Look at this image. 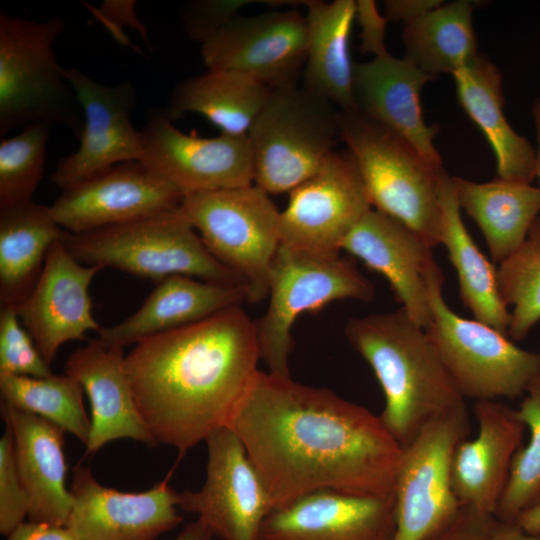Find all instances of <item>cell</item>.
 <instances>
[{
	"instance_id": "cell-4",
	"label": "cell",
	"mask_w": 540,
	"mask_h": 540,
	"mask_svg": "<svg viewBox=\"0 0 540 540\" xmlns=\"http://www.w3.org/2000/svg\"><path fill=\"white\" fill-rule=\"evenodd\" d=\"M340 139L352 155L371 205L440 244V185L445 170L407 139L357 111H340Z\"/></svg>"
},
{
	"instance_id": "cell-40",
	"label": "cell",
	"mask_w": 540,
	"mask_h": 540,
	"mask_svg": "<svg viewBox=\"0 0 540 540\" xmlns=\"http://www.w3.org/2000/svg\"><path fill=\"white\" fill-rule=\"evenodd\" d=\"M254 0H205L187 5L181 14L187 35L203 43Z\"/></svg>"
},
{
	"instance_id": "cell-37",
	"label": "cell",
	"mask_w": 540,
	"mask_h": 540,
	"mask_svg": "<svg viewBox=\"0 0 540 540\" xmlns=\"http://www.w3.org/2000/svg\"><path fill=\"white\" fill-rule=\"evenodd\" d=\"M53 124L30 125L0 141V208L25 203L40 183Z\"/></svg>"
},
{
	"instance_id": "cell-2",
	"label": "cell",
	"mask_w": 540,
	"mask_h": 540,
	"mask_svg": "<svg viewBox=\"0 0 540 540\" xmlns=\"http://www.w3.org/2000/svg\"><path fill=\"white\" fill-rule=\"evenodd\" d=\"M259 359L255 321L239 305L140 340L125 370L156 444L184 455L226 426Z\"/></svg>"
},
{
	"instance_id": "cell-35",
	"label": "cell",
	"mask_w": 540,
	"mask_h": 540,
	"mask_svg": "<svg viewBox=\"0 0 540 540\" xmlns=\"http://www.w3.org/2000/svg\"><path fill=\"white\" fill-rule=\"evenodd\" d=\"M503 303L512 306L508 337L519 341L540 321V216L522 245L497 268Z\"/></svg>"
},
{
	"instance_id": "cell-15",
	"label": "cell",
	"mask_w": 540,
	"mask_h": 540,
	"mask_svg": "<svg viewBox=\"0 0 540 540\" xmlns=\"http://www.w3.org/2000/svg\"><path fill=\"white\" fill-rule=\"evenodd\" d=\"M372 209L357 165L347 149L335 150L308 179L289 192L280 212L281 243L339 253L341 244Z\"/></svg>"
},
{
	"instance_id": "cell-43",
	"label": "cell",
	"mask_w": 540,
	"mask_h": 540,
	"mask_svg": "<svg viewBox=\"0 0 540 540\" xmlns=\"http://www.w3.org/2000/svg\"><path fill=\"white\" fill-rule=\"evenodd\" d=\"M355 20L361 27L362 53H370L374 57L388 53L384 42L388 20L379 13L376 3L372 0L356 1Z\"/></svg>"
},
{
	"instance_id": "cell-30",
	"label": "cell",
	"mask_w": 540,
	"mask_h": 540,
	"mask_svg": "<svg viewBox=\"0 0 540 540\" xmlns=\"http://www.w3.org/2000/svg\"><path fill=\"white\" fill-rule=\"evenodd\" d=\"M463 209L480 228L493 262L501 263L524 242L540 216V187L497 178L476 183L453 177Z\"/></svg>"
},
{
	"instance_id": "cell-21",
	"label": "cell",
	"mask_w": 540,
	"mask_h": 540,
	"mask_svg": "<svg viewBox=\"0 0 540 540\" xmlns=\"http://www.w3.org/2000/svg\"><path fill=\"white\" fill-rule=\"evenodd\" d=\"M387 279L401 308L420 327L431 319L426 270L434 259L430 247L402 222L370 209L341 244Z\"/></svg>"
},
{
	"instance_id": "cell-9",
	"label": "cell",
	"mask_w": 540,
	"mask_h": 540,
	"mask_svg": "<svg viewBox=\"0 0 540 540\" xmlns=\"http://www.w3.org/2000/svg\"><path fill=\"white\" fill-rule=\"evenodd\" d=\"M254 184L289 193L335 151L340 110L303 87L273 89L249 132Z\"/></svg>"
},
{
	"instance_id": "cell-49",
	"label": "cell",
	"mask_w": 540,
	"mask_h": 540,
	"mask_svg": "<svg viewBox=\"0 0 540 540\" xmlns=\"http://www.w3.org/2000/svg\"><path fill=\"white\" fill-rule=\"evenodd\" d=\"M532 113L537 136L535 178L539 180L540 184V98L535 100L532 107Z\"/></svg>"
},
{
	"instance_id": "cell-32",
	"label": "cell",
	"mask_w": 540,
	"mask_h": 540,
	"mask_svg": "<svg viewBox=\"0 0 540 540\" xmlns=\"http://www.w3.org/2000/svg\"><path fill=\"white\" fill-rule=\"evenodd\" d=\"M442 227L440 244L456 270L462 303L474 319L508 336L510 312L503 303L497 282V268L480 251L461 217L453 184L447 172L440 185Z\"/></svg>"
},
{
	"instance_id": "cell-8",
	"label": "cell",
	"mask_w": 540,
	"mask_h": 540,
	"mask_svg": "<svg viewBox=\"0 0 540 540\" xmlns=\"http://www.w3.org/2000/svg\"><path fill=\"white\" fill-rule=\"evenodd\" d=\"M268 285V308L255 326L260 359L269 372L281 376H290L292 327L301 314L316 313L343 299L369 302L375 295L371 281L339 253L283 243L273 258Z\"/></svg>"
},
{
	"instance_id": "cell-44",
	"label": "cell",
	"mask_w": 540,
	"mask_h": 540,
	"mask_svg": "<svg viewBox=\"0 0 540 540\" xmlns=\"http://www.w3.org/2000/svg\"><path fill=\"white\" fill-rule=\"evenodd\" d=\"M6 537V540H75L66 526L45 522L23 521Z\"/></svg>"
},
{
	"instance_id": "cell-10",
	"label": "cell",
	"mask_w": 540,
	"mask_h": 540,
	"mask_svg": "<svg viewBox=\"0 0 540 540\" xmlns=\"http://www.w3.org/2000/svg\"><path fill=\"white\" fill-rule=\"evenodd\" d=\"M208 251L246 285L247 302L268 297L269 273L281 244L280 212L255 184L185 196L179 207Z\"/></svg>"
},
{
	"instance_id": "cell-47",
	"label": "cell",
	"mask_w": 540,
	"mask_h": 540,
	"mask_svg": "<svg viewBox=\"0 0 540 540\" xmlns=\"http://www.w3.org/2000/svg\"><path fill=\"white\" fill-rule=\"evenodd\" d=\"M214 535L200 519L186 524L178 535L171 540H213Z\"/></svg>"
},
{
	"instance_id": "cell-41",
	"label": "cell",
	"mask_w": 540,
	"mask_h": 540,
	"mask_svg": "<svg viewBox=\"0 0 540 540\" xmlns=\"http://www.w3.org/2000/svg\"><path fill=\"white\" fill-rule=\"evenodd\" d=\"M496 524L495 515L460 507L446 525L425 540H491Z\"/></svg>"
},
{
	"instance_id": "cell-5",
	"label": "cell",
	"mask_w": 540,
	"mask_h": 540,
	"mask_svg": "<svg viewBox=\"0 0 540 540\" xmlns=\"http://www.w3.org/2000/svg\"><path fill=\"white\" fill-rule=\"evenodd\" d=\"M65 29L46 21L0 12V136L42 122L69 128L80 139L84 116L77 95L54 53Z\"/></svg>"
},
{
	"instance_id": "cell-17",
	"label": "cell",
	"mask_w": 540,
	"mask_h": 540,
	"mask_svg": "<svg viewBox=\"0 0 540 540\" xmlns=\"http://www.w3.org/2000/svg\"><path fill=\"white\" fill-rule=\"evenodd\" d=\"M183 198L140 161H129L63 190L50 207L63 230L81 234L174 211Z\"/></svg>"
},
{
	"instance_id": "cell-46",
	"label": "cell",
	"mask_w": 540,
	"mask_h": 540,
	"mask_svg": "<svg viewBox=\"0 0 540 540\" xmlns=\"http://www.w3.org/2000/svg\"><path fill=\"white\" fill-rule=\"evenodd\" d=\"M491 540H540V536L525 532L516 523L497 519Z\"/></svg>"
},
{
	"instance_id": "cell-11",
	"label": "cell",
	"mask_w": 540,
	"mask_h": 540,
	"mask_svg": "<svg viewBox=\"0 0 540 540\" xmlns=\"http://www.w3.org/2000/svg\"><path fill=\"white\" fill-rule=\"evenodd\" d=\"M468 433L463 406L429 421L402 448L394 484V540H425L456 515L461 506L452 488V459Z\"/></svg>"
},
{
	"instance_id": "cell-3",
	"label": "cell",
	"mask_w": 540,
	"mask_h": 540,
	"mask_svg": "<svg viewBox=\"0 0 540 540\" xmlns=\"http://www.w3.org/2000/svg\"><path fill=\"white\" fill-rule=\"evenodd\" d=\"M344 332L373 370L385 397L379 417L402 448L432 419L466 406L426 331L401 307L351 318Z\"/></svg>"
},
{
	"instance_id": "cell-18",
	"label": "cell",
	"mask_w": 540,
	"mask_h": 540,
	"mask_svg": "<svg viewBox=\"0 0 540 540\" xmlns=\"http://www.w3.org/2000/svg\"><path fill=\"white\" fill-rule=\"evenodd\" d=\"M66 522L75 540H156L182 522L178 492L164 479L143 492L100 484L87 466L74 467Z\"/></svg>"
},
{
	"instance_id": "cell-24",
	"label": "cell",
	"mask_w": 540,
	"mask_h": 540,
	"mask_svg": "<svg viewBox=\"0 0 540 540\" xmlns=\"http://www.w3.org/2000/svg\"><path fill=\"white\" fill-rule=\"evenodd\" d=\"M65 374L81 383L90 401L91 434L86 455L119 439L157 446L138 412L125 370L123 347L91 339L68 356Z\"/></svg>"
},
{
	"instance_id": "cell-27",
	"label": "cell",
	"mask_w": 540,
	"mask_h": 540,
	"mask_svg": "<svg viewBox=\"0 0 540 540\" xmlns=\"http://www.w3.org/2000/svg\"><path fill=\"white\" fill-rule=\"evenodd\" d=\"M305 14L307 53L302 87L340 111L354 110V67L350 38L356 1L309 0Z\"/></svg>"
},
{
	"instance_id": "cell-29",
	"label": "cell",
	"mask_w": 540,
	"mask_h": 540,
	"mask_svg": "<svg viewBox=\"0 0 540 540\" xmlns=\"http://www.w3.org/2000/svg\"><path fill=\"white\" fill-rule=\"evenodd\" d=\"M63 230L51 207L33 200L0 208V307L16 309L29 296Z\"/></svg>"
},
{
	"instance_id": "cell-31",
	"label": "cell",
	"mask_w": 540,
	"mask_h": 540,
	"mask_svg": "<svg viewBox=\"0 0 540 540\" xmlns=\"http://www.w3.org/2000/svg\"><path fill=\"white\" fill-rule=\"evenodd\" d=\"M272 90L237 72L208 70L176 85L163 110L171 120L197 113L222 134L247 136Z\"/></svg>"
},
{
	"instance_id": "cell-33",
	"label": "cell",
	"mask_w": 540,
	"mask_h": 540,
	"mask_svg": "<svg viewBox=\"0 0 540 540\" xmlns=\"http://www.w3.org/2000/svg\"><path fill=\"white\" fill-rule=\"evenodd\" d=\"M472 3L458 0L442 4L404 26L405 57L436 77L473 62L478 56L472 23Z\"/></svg>"
},
{
	"instance_id": "cell-39",
	"label": "cell",
	"mask_w": 540,
	"mask_h": 540,
	"mask_svg": "<svg viewBox=\"0 0 540 540\" xmlns=\"http://www.w3.org/2000/svg\"><path fill=\"white\" fill-rule=\"evenodd\" d=\"M28 497L15 459L10 429L0 438V532L7 536L28 515Z\"/></svg>"
},
{
	"instance_id": "cell-12",
	"label": "cell",
	"mask_w": 540,
	"mask_h": 540,
	"mask_svg": "<svg viewBox=\"0 0 540 540\" xmlns=\"http://www.w3.org/2000/svg\"><path fill=\"white\" fill-rule=\"evenodd\" d=\"M140 133V162L184 197L254 184L248 136L186 134L157 108L147 110Z\"/></svg>"
},
{
	"instance_id": "cell-23",
	"label": "cell",
	"mask_w": 540,
	"mask_h": 540,
	"mask_svg": "<svg viewBox=\"0 0 540 540\" xmlns=\"http://www.w3.org/2000/svg\"><path fill=\"white\" fill-rule=\"evenodd\" d=\"M434 77L411 60L389 53L354 67V111L392 129L430 162L442 165L433 139L437 124L427 125L420 106V91Z\"/></svg>"
},
{
	"instance_id": "cell-13",
	"label": "cell",
	"mask_w": 540,
	"mask_h": 540,
	"mask_svg": "<svg viewBox=\"0 0 540 540\" xmlns=\"http://www.w3.org/2000/svg\"><path fill=\"white\" fill-rule=\"evenodd\" d=\"M205 442V482L199 490L178 492V508L195 514L221 540H257L273 505L243 443L226 426Z\"/></svg>"
},
{
	"instance_id": "cell-25",
	"label": "cell",
	"mask_w": 540,
	"mask_h": 540,
	"mask_svg": "<svg viewBox=\"0 0 540 540\" xmlns=\"http://www.w3.org/2000/svg\"><path fill=\"white\" fill-rule=\"evenodd\" d=\"M1 413L13 437L16 465L29 502L28 520L65 526L73 504L65 483V431L3 401Z\"/></svg>"
},
{
	"instance_id": "cell-19",
	"label": "cell",
	"mask_w": 540,
	"mask_h": 540,
	"mask_svg": "<svg viewBox=\"0 0 540 540\" xmlns=\"http://www.w3.org/2000/svg\"><path fill=\"white\" fill-rule=\"evenodd\" d=\"M103 268L84 265L67 250L63 238L49 248L33 290L17 308L22 325L48 365L66 342L85 340L102 327L92 315L89 287Z\"/></svg>"
},
{
	"instance_id": "cell-16",
	"label": "cell",
	"mask_w": 540,
	"mask_h": 540,
	"mask_svg": "<svg viewBox=\"0 0 540 540\" xmlns=\"http://www.w3.org/2000/svg\"><path fill=\"white\" fill-rule=\"evenodd\" d=\"M64 75L81 105L84 127L78 150L63 157L51 174L61 191L143 156L141 133L130 120L137 103L134 85H104L77 68H64Z\"/></svg>"
},
{
	"instance_id": "cell-34",
	"label": "cell",
	"mask_w": 540,
	"mask_h": 540,
	"mask_svg": "<svg viewBox=\"0 0 540 540\" xmlns=\"http://www.w3.org/2000/svg\"><path fill=\"white\" fill-rule=\"evenodd\" d=\"M0 393L1 401L50 421L87 446L91 419L83 404L84 389L72 376L0 374Z\"/></svg>"
},
{
	"instance_id": "cell-6",
	"label": "cell",
	"mask_w": 540,
	"mask_h": 540,
	"mask_svg": "<svg viewBox=\"0 0 540 540\" xmlns=\"http://www.w3.org/2000/svg\"><path fill=\"white\" fill-rule=\"evenodd\" d=\"M431 319L424 329L454 386L465 398L496 400L525 395L540 372V352L455 313L442 295L443 274L433 259L426 270Z\"/></svg>"
},
{
	"instance_id": "cell-48",
	"label": "cell",
	"mask_w": 540,
	"mask_h": 540,
	"mask_svg": "<svg viewBox=\"0 0 540 540\" xmlns=\"http://www.w3.org/2000/svg\"><path fill=\"white\" fill-rule=\"evenodd\" d=\"M516 524L525 532L540 536V501L522 513Z\"/></svg>"
},
{
	"instance_id": "cell-14",
	"label": "cell",
	"mask_w": 540,
	"mask_h": 540,
	"mask_svg": "<svg viewBox=\"0 0 540 540\" xmlns=\"http://www.w3.org/2000/svg\"><path fill=\"white\" fill-rule=\"evenodd\" d=\"M305 14L273 10L236 16L201 46L208 70L233 71L271 89L296 86L307 53Z\"/></svg>"
},
{
	"instance_id": "cell-28",
	"label": "cell",
	"mask_w": 540,
	"mask_h": 540,
	"mask_svg": "<svg viewBox=\"0 0 540 540\" xmlns=\"http://www.w3.org/2000/svg\"><path fill=\"white\" fill-rule=\"evenodd\" d=\"M452 76L459 104L493 149L499 178L530 184L535 178L536 149L506 120L497 67L479 55Z\"/></svg>"
},
{
	"instance_id": "cell-1",
	"label": "cell",
	"mask_w": 540,
	"mask_h": 540,
	"mask_svg": "<svg viewBox=\"0 0 540 540\" xmlns=\"http://www.w3.org/2000/svg\"><path fill=\"white\" fill-rule=\"evenodd\" d=\"M226 427L243 443L273 509L324 489L394 494L402 447L379 416L330 389L258 370Z\"/></svg>"
},
{
	"instance_id": "cell-45",
	"label": "cell",
	"mask_w": 540,
	"mask_h": 540,
	"mask_svg": "<svg viewBox=\"0 0 540 540\" xmlns=\"http://www.w3.org/2000/svg\"><path fill=\"white\" fill-rule=\"evenodd\" d=\"M443 4L440 0H387L385 17L388 21L407 24Z\"/></svg>"
},
{
	"instance_id": "cell-7",
	"label": "cell",
	"mask_w": 540,
	"mask_h": 540,
	"mask_svg": "<svg viewBox=\"0 0 540 540\" xmlns=\"http://www.w3.org/2000/svg\"><path fill=\"white\" fill-rule=\"evenodd\" d=\"M63 243L84 265L113 268L155 283L172 275H186L244 284L208 251L179 208L86 233L66 232Z\"/></svg>"
},
{
	"instance_id": "cell-20",
	"label": "cell",
	"mask_w": 540,
	"mask_h": 540,
	"mask_svg": "<svg viewBox=\"0 0 540 540\" xmlns=\"http://www.w3.org/2000/svg\"><path fill=\"white\" fill-rule=\"evenodd\" d=\"M394 494L359 496L324 489L274 508L257 540H394Z\"/></svg>"
},
{
	"instance_id": "cell-42",
	"label": "cell",
	"mask_w": 540,
	"mask_h": 540,
	"mask_svg": "<svg viewBox=\"0 0 540 540\" xmlns=\"http://www.w3.org/2000/svg\"><path fill=\"white\" fill-rule=\"evenodd\" d=\"M89 9L121 44H129L121 28L127 25L140 33L145 41L148 40L147 29L135 14V1L105 0L101 6L97 8L89 7Z\"/></svg>"
},
{
	"instance_id": "cell-38",
	"label": "cell",
	"mask_w": 540,
	"mask_h": 540,
	"mask_svg": "<svg viewBox=\"0 0 540 540\" xmlns=\"http://www.w3.org/2000/svg\"><path fill=\"white\" fill-rule=\"evenodd\" d=\"M0 374L37 378L52 374L15 307H0Z\"/></svg>"
},
{
	"instance_id": "cell-22",
	"label": "cell",
	"mask_w": 540,
	"mask_h": 540,
	"mask_svg": "<svg viewBox=\"0 0 540 540\" xmlns=\"http://www.w3.org/2000/svg\"><path fill=\"white\" fill-rule=\"evenodd\" d=\"M474 414L478 434L454 451L452 488L461 507L495 515L526 427L517 409L496 400L476 401Z\"/></svg>"
},
{
	"instance_id": "cell-36",
	"label": "cell",
	"mask_w": 540,
	"mask_h": 540,
	"mask_svg": "<svg viewBox=\"0 0 540 540\" xmlns=\"http://www.w3.org/2000/svg\"><path fill=\"white\" fill-rule=\"evenodd\" d=\"M529 430V440L516 451L495 517L516 523L526 510L540 501V372L530 383L517 409Z\"/></svg>"
},
{
	"instance_id": "cell-26",
	"label": "cell",
	"mask_w": 540,
	"mask_h": 540,
	"mask_svg": "<svg viewBox=\"0 0 540 540\" xmlns=\"http://www.w3.org/2000/svg\"><path fill=\"white\" fill-rule=\"evenodd\" d=\"M244 284L172 275L157 283L140 308L122 322L98 332L103 342L125 347L142 339L207 319L247 301Z\"/></svg>"
}]
</instances>
